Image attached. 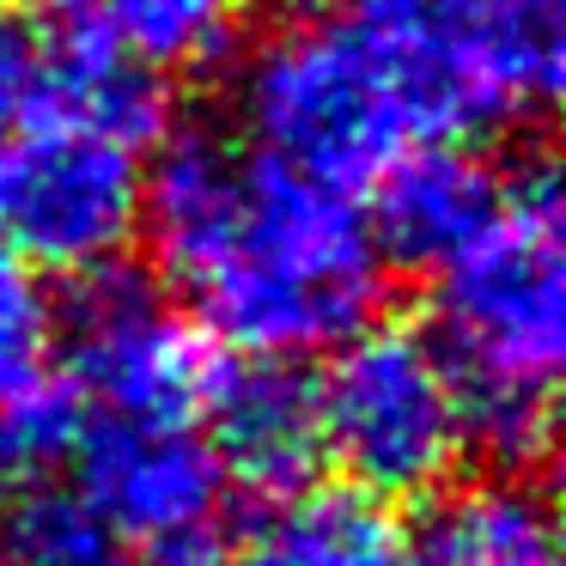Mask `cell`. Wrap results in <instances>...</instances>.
<instances>
[{
    "label": "cell",
    "instance_id": "obj_1",
    "mask_svg": "<svg viewBox=\"0 0 566 566\" xmlns=\"http://www.w3.org/2000/svg\"><path fill=\"white\" fill-rule=\"evenodd\" d=\"M140 226L213 342L256 359L342 347L384 298V256L354 196L244 147L238 128H165Z\"/></svg>",
    "mask_w": 566,
    "mask_h": 566
},
{
    "label": "cell",
    "instance_id": "obj_2",
    "mask_svg": "<svg viewBox=\"0 0 566 566\" xmlns=\"http://www.w3.org/2000/svg\"><path fill=\"white\" fill-rule=\"evenodd\" d=\"M439 354L463 390V444L524 475L554 451V378L566 354V232L548 159L517 165L505 201L432 274Z\"/></svg>",
    "mask_w": 566,
    "mask_h": 566
},
{
    "label": "cell",
    "instance_id": "obj_3",
    "mask_svg": "<svg viewBox=\"0 0 566 566\" xmlns=\"http://www.w3.org/2000/svg\"><path fill=\"white\" fill-rule=\"evenodd\" d=\"M238 135L342 196L371 189L415 140H451L408 38L371 0L293 19L250 50L238 67Z\"/></svg>",
    "mask_w": 566,
    "mask_h": 566
},
{
    "label": "cell",
    "instance_id": "obj_4",
    "mask_svg": "<svg viewBox=\"0 0 566 566\" xmlns=\"http://www.w3.org/2000/svg\"><path fill=\"white\" fill-rule=\"evenodd\" d=\"M329 354L317 378L323 457H335L366 500L432 493L469 451L463 390L439 342L402 323H366Z\"/></svg>",
    "mask_w": 566,
    "mask_h": 566
},
{
    "label": "cell",
    "instance_id": "obj_5",
    "mask_svg": "<svg viewBox=\"0 0 566 566\" xmlns=\"http://www.w3.org/2000/svg\"><path fill=\"white\" fill-rule=\"evenodd\" d=\"M213 366L208 329L123 262L74 274L55 305V371L80 415L196 420Z\"/></svg>",
    "mask_w": 566,
    "mask_h": 566
},
{
    "label": "cell",
    "instance_id": "obj_6",
    "mask_svg": "<svg viewBox=\"0 0 566 566\" xmlns=\"http://www.w3.org/2000/svg\"><path fill=\"white\" fill-rule=\"evenodd\" d=\"M147 201V147L104 128L38 116L0 140V238L55 274L123 262Z\"/></svg>",
    "mask_w": 566,
    "mask_h": 566
},
{
    "label": "cell",
    "instance_id": "obj_7",
    "mask_svg": "<svg viewBox=\"0 0 566 566\" xmlns=\"http://www.w3.org/2000/svg\"><path fill=\"white\" fill-rule=\"evenodd\" d=\"M74 493L147 566H213L226 530V481L196 420L80 415L67 444Z\"/></svg>",
    "mask_w": 566,
    "mask_h": 566
},
{
    "label": "cell",
    "instance_id": "obj_8",
    "mask_svg": "<svg viewBox=\"0 0 566 566\" xmlns=\"http://www.w3.org/2000/svg\"><path fill=\"white\" fill-rule=\"evenodd\" d=\"M408 31L457 140L530 123L554 104L566 0H384Z\"/></svg>",
    "mask_w": 566,
    "mask_h": 566
},
{
    "label": "cell",
    "instance_id": "obj_9",
    "mask_svg": "<svg viewBox=\"0 0 566 566\" xmlns=\"http://www.w3.org/2000/svg\"><path fill=\"white\" fill-rule=\"evenodd\" d=\"M201 439L213 444L226 481L244 493L293 500L311 488L323 463V415L317 378L298 359H220L196 415Z\"/></svg>",
    "mask_w": 566,
    "mask_h": 566
},
{
    "label": "cell",
    "instance_id": "obj_10",
    "mask_svg": "<svg viewBox=\"0 0 566 566\" xmlns=\"http://www.w3.org/2000/svg\"><path fill=\"white\" fill-rule=\"evenodd\" d=\"M505 201V171L463 140H415L371 177L366 232L384 262L408 274H439Z\"/></svg>",
    "mask_w": 566,
    "mask_h": 566
},
{
    "label": "cell",
    "instance_id": "obj_11",
    "mask_svg": "<svg viewBox=\"0 0 566 566\" xmlns=\"http://www.w3.org/2000/svg\"><path fill=\"white\" fill-rule=\"evenodd\" d=\"M408 566H560V530L524 475L463 481L427 505Z\"/></svg>",
    "mask_w": 566,
    "mask_h": 566
},
{
    "label": "cell",
    "instance_id": "obj_12",
    "mask_svg": "<svg viewBox=\"0 0 566 566\" xmlns=\"http://www.w3.org/2000/svg\"><path fill=\"white\" fill-rule=\"evenodd\" d=\"M232 566H408V536L354 488H305L274 500Z\"/></svg>",
    "mask_w": 566,
    "mask_h": 566
},
{
    "label": "cell",
    "instance_id": "obj_13",
    "mask_svg": "<svg viewBox=\"0 0 566 566\" xmlns=\"http://www.w3.org/2000/svg\"><path fill=\"white\" fill-rule=\"evenodd\" d=\"M238 19H244V0H104L92 25L165 80L213 67L238 43Z\"/></svg>",
    "mask_w": 566,
    "mask_h": 566
},
{
    "label": "cell",
    "instance_id": "obj_14",
    "mask_svg": "<svg viewBox=\"0 0 566 566\" xmlns=\"http://www.w3.org/2000/svg\"><path fill=\"white\" fill-rule=\"evenodd\" d=\"M55 390V298L43 293L38 269L0 238V415H19Z\"/></svg>",
    "mask_w": 566,
    "mask_h": 566
},
{
    "label": "cell",
    "instance_id": "obj_15",
    "mask_svg": "<svg viewBox=\"0 0 566 566\" xmlns=\"http://www.w3.org/2000/svg\"><path fill=\"white\" fill-rule=\"evenodd\" d=\"M0 566H135V554L74 488H31L7 512Z\"/></svg>",
    "mask_w": 566,
    "mask_h": 566
},
{
    "label": "cell",
    "instance_id": "obj_16",
    "mask_svg": "<svg viewBox=\"0 0 566 566\" xmlns=\"http://www.w3.org/2000/svg\"><path fill=\"white\" fill-rule=\"evenodd\" d=\"M50 55H55L50 31H38L25 13H13L0 0V140L43 116V104H50Z\"/></svg>",
    "mask_w": 566,
    "mask_h": 566
},
{
    "label": "cell",
    "instance_id": "obj_17",
    "mask_svg": "<svg viewBox=\"0 0 566 566\" xmlns=\"http://www.w3.org/2000/svg\"><path fill=\"white\" fill-rule=\"evenodd\" d=\"M50 7H55V13L67 19V25H92V19H98V7H104V0H50Z\"/></svg>",
    "mask_w": 566,
    "mask_h": 566
}]
</instances>
